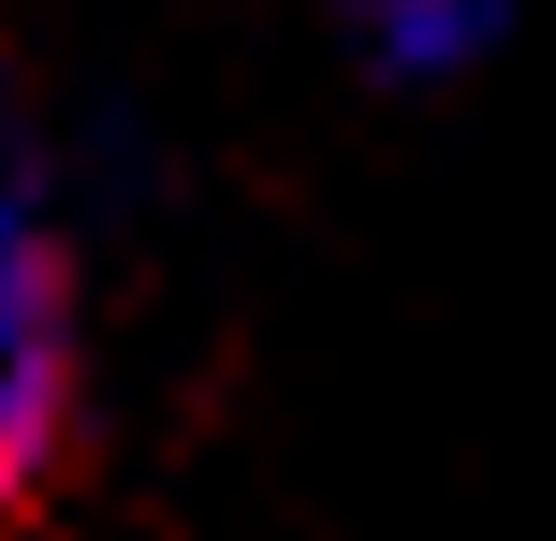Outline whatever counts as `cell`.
<instances>
[{
	"instance_id": "1",
	"label": "cell",
	"mask_w": 556,
	"mask_h": 541,
	"mask_svg": "<svg viewBox=\"0 0 556 541\" xmlns=\"http://www.w3.org/2000/svg\"><path fill=\"white\" fill-rule=\"evenodd\" d=\"M88 410V322H74V220H59V162L29 103L0 88V527L74 468Z\"/></svg>"
},
{
	"instance_id": "2",
	"label": "cell",
	"mask_w": 556,
	"mask_h": 541,
	"mask_svg": "<svg viewBox=\"0 0 556 541\" xmlns=\"http://www.w3.org/2000/svg\"><path fill=\"white\" fill-rule=\"evenodd\" d=\"M337 15H352V44L395 88H454V74H483L513 44V0H337Z\"/></svg>"
}]
</instances>
